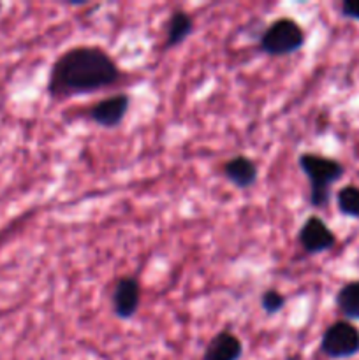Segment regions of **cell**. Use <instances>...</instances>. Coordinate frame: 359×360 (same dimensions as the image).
Segmentation results:
<instances>
[{"label": "cell", "mask_w": 359, "mask_h": 360, "mask_svg": "<svg viewBox=\"0 0 359 360\" xmlns=\"http://www.w3.org/2000/svg\"><path fill=\"white\" fill-rule=\"evenodd\" d=\"M122 70L109 53L99 46H74L51 65L48 94L55 98L88 95L115 86Z\"/></svg>", "instance_id": "obj_1"}, {"label": "cell", "mask_w": 359, "mask_h": 360, "mask_svg": "<svg viewBox=\"0 0 359 360\" xmlns=\"http://www.w3.org/2000/svg\"><path fill=\"white\" fill-rule=\"evenodd\" d=\"M298 164L310 181V204L313 207H324L329 202L331 185L344 176V167L333 158L310 151L299 155Z\"/></svg>", "instance_id": "obj_2"}, {"label": "cell", "mask_w": 359, "mask_h": 360, "mask_svg": "<svg viewBox=\"0 0 359 360\" xmlns=\"http://www.w3.org/2000/svg\"><path fill=\"white\" fill-rule=\"evenodd\" d=\"M305 46V32L298 21L280 18L267 25L259 39V48L270 56H285L299 51Z\"/></svg>", "instance_id": "obj_3"}, {"label": "cell", "mask_w": 359, "mask_h": 360, "mask_svg": "<svg viewBox=\"0 0 359 360\" xmlns=\"http://www.w3.org/2000/svg\"><path fill=\"white\" fill-rule=\"evenodd\" d=\"M320 352L331 359H347L359 352V330L348 322L329 326L320 340Z\"/></svg>", "instance_id": "obj_4"}, {"label": "cell", "mask_w": 359, "mask_h": 360, "mask_svg": "<svg viewBox=\"0 0 359 360\" xmlns=\"http://www.w3.org/2000/svg\"><path fill=\"white\" fill-rule=\"evenodd\" d=\"M141 304V285L137 278L123 276L116 281L111 295L113 313L122 320H130Z\"/></svg>", "instance_id": "obj_5"}, {"label": "cell", "mask_w": 359, "mask_h": 360, "mask_svg": "<svg viewBox=\"0 0 359 360\" xmlns=\"http://www.w3.org/2000/svg\"><path fill=\"white\" fill-rule=\"evenodd\" d=\"M298 241L305 252L322 253L333 248L334 243H336V238H334V234L331 232V229L327 227L322 218L310 217L306 218V221L299 229Z\"/></svg>", "instance_id": "obj_6"}, {"label": "cell", "mask_w": 359, "mask_h": 360, "mask_svg": "<svg viewBox=\"0 0 359 360\" xmlns=\"http://www.w3.org/2000/svg\"><path fill=\"white\" fill-rule=\"evenodd\" d=\"M129 108L130 97L127 94L109 95L90 109V118L104 129H113L123 122Z\"/></svg>", "instance_id": "obj_7"}, {"label": "cell", "mask_w": 359, "mask_h": 360, "mask_svg": "<svg viewBox=\"0 0 359 360\" xmlns=\"http://www.w3.org/2000/svg\"><path fill=\"white\" fill-rule=\"evenodd\" d=\"M222 172L227 178V181L239 190L250 188L252 185H256L257 178H259L257 164L245 155H236L231 160L225 162Z\"/></svg>", "instance_id": "obj_8"}, {"label": "cell", "mask_w": 359, "mask_h": 360, "mask_svg": "<svg viewBox=\"0 0 359 360\" xmlns=\"http://www.w3.org/2000/svg\"><path fill=\"white\" fill-rule=\"evenodd\" d=\"M241 357V340L229 330H220L218 334H215L203 354V360H239Z\"/></svg>", "instance_id": "obj_9"}, {"label": "cell", "mask_w": 359, "mask_h": 360, "mask_svg": "<svg viewBox=\"0 0 359 360\" xmlns=\"http://www.w3.org/2000/svg\"><path fill=\"white\" fill-rule=\"evenodd\" d=\"M194 32V20L185 11H175L165 27V48L171 49L182 44Z\"/></svg>", "instance_id": "obj_10"}, {"label": "cell", "mask_w": 359, "mask_h": 360, "mask_svg": "<svg viewBox=\"0 0 359 360\" xmlns=\"http://www.w3.org/2000/svg\"><path fill=\"white\" fill-rule=\"evenodd\" d=\"M336 306L345 316L359 320V281L344 285L336 295Z\"/></svg>", "instance_id": "obj_11"}, {"label": "cell", "mask_w": 359, "mask_h": 360, "mask_svg": "<svg viewBox=\"0 0 359 360\" xmlns=\"http://www.w3.org/2000/svg\"><path fill=\"white\" fill-rule=\"evenodd\" d=\"M338 207L344 214L352 218H359V188L355 186H345L336 195Z\"/></svg>", "instance_id": "obj_12"}, {"label": "cell", "mask_w": 359, "mask_h": 360, "mask_svg": "<svg viewBox=\"0 0 359 360\" xmlns=\"http://www.w3.org/2000/svg\"><path fill=\"white\" fill-rule=\"evenodd\" d=\"M285 304H287L285 295L282 292L275 290V288H270V290L263 292V295H260V308H263V311L267 316H273L277 313H280L285 308Z\"/></svg>", "instance_id": "obj_13"}, {"label": "cell", "mask_w": 359, "mask_h": 360, "mask_svg": "<svg viewBox=\"0 0 359 360\" xmlns=\"http://www.w3.org/2000/svg\"><path fill=\"white\" fill-rule=\"evenodd\" d=\"M341 14L345 18H352V20L359 21V0H345L341 4Z\"/></svg>", "instance_id": "obj_14"}]
</instances>
